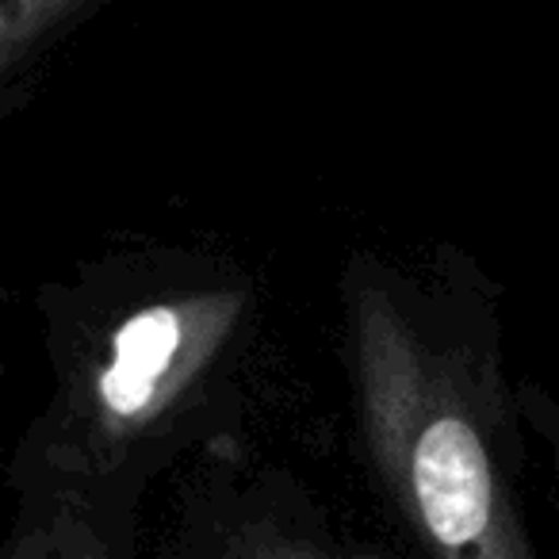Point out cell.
<instances>
[{
    "mask_svg": "<svg viewBox=\"0 0 559 559\" xmlns=\"http://www.w3.org/2000/svg\"><path fill=\"white\" fill-rule=\"evenodd\" d=\"M50 391L4 464L16 502L142 513L157 479L241 444L261 288L226 249L119 241L35 288Z\"/></svg>",
    "mask_w": 559,
    "mask_h": 559,
    "instance_id": "6da1fadb",
    "label": "cell"
},
{
    "mask_svg": "<svg viewBox=\"0 0 559 559\" xmlns=\"http://www.w3.org/2000/svg\"><path fill=\"white\" fill-rule=\"evenodd\" d=\"M4 299H9V292H4V288H0V304H4ZM0 483H4V475H0Z\"/></svg>",
    "mask_w": 559,
    "mask_h": 559,
    "instance_id": "8992f818",
    "label": "cell"
},
{
    "mask_svg": "<svg viewBox=\"0 0 559 559\" xmlns=\"http://www.w3.org/2000/svg\"><path fill=\"white\" fill-rule=\"evenodd\" d=\"M521 414H525L528 437H536L544 449V467H548L551 510L559 525V399L544 383L521 380Z\"/></svg>",
    "mask_w": 559,
    "mask_h": 559,
    "instance_id": "5b68a950",
    "label": "cell"
},
{
    "mask_svg": "<svg viewBox=\"0 0 559 559\" xmlns=\"http://www.w3.org/2000/svg\"><path fill=\"white\" fill-rule=\"evenodd\" d=\"M157 559H395L249 441L195 460Z\"/></svg>",
    "mask_w": 559,
    "mask_h": 559,
    "instance_id": "3957f363",
    "label": "cell"
},
{
    "mask_svg": "<svg viewBox=\"0 0 559 559\" xmlns=\"http://www.w3.org/2000/svg\"><path fill=\"white\" fill-rule=\"evenodd\" d=\"M142 513L81 502H16L0 559H139Z\"/></svg>",
    "mask_w": 559,
    "mask_h": 559,
    "instance_id": "277c9868",
    "label": "cell"
},
{
    "mask_svg": "<svg viewBox=\"0 0 559 559\" xmlns=\"http://www.w3.org/2000/svg\"><path fill=\"white\" fill-rule=\"evenodd\" d=\"M349 433L414 559H544L502 284L452 241L353 246L337 269Z\"/></svg>",
    "mask_w": 559,
    "mask_h": 559,
    "instance_id": "7a4b0ae2",
    "label": "cell"
}]
</instances>
